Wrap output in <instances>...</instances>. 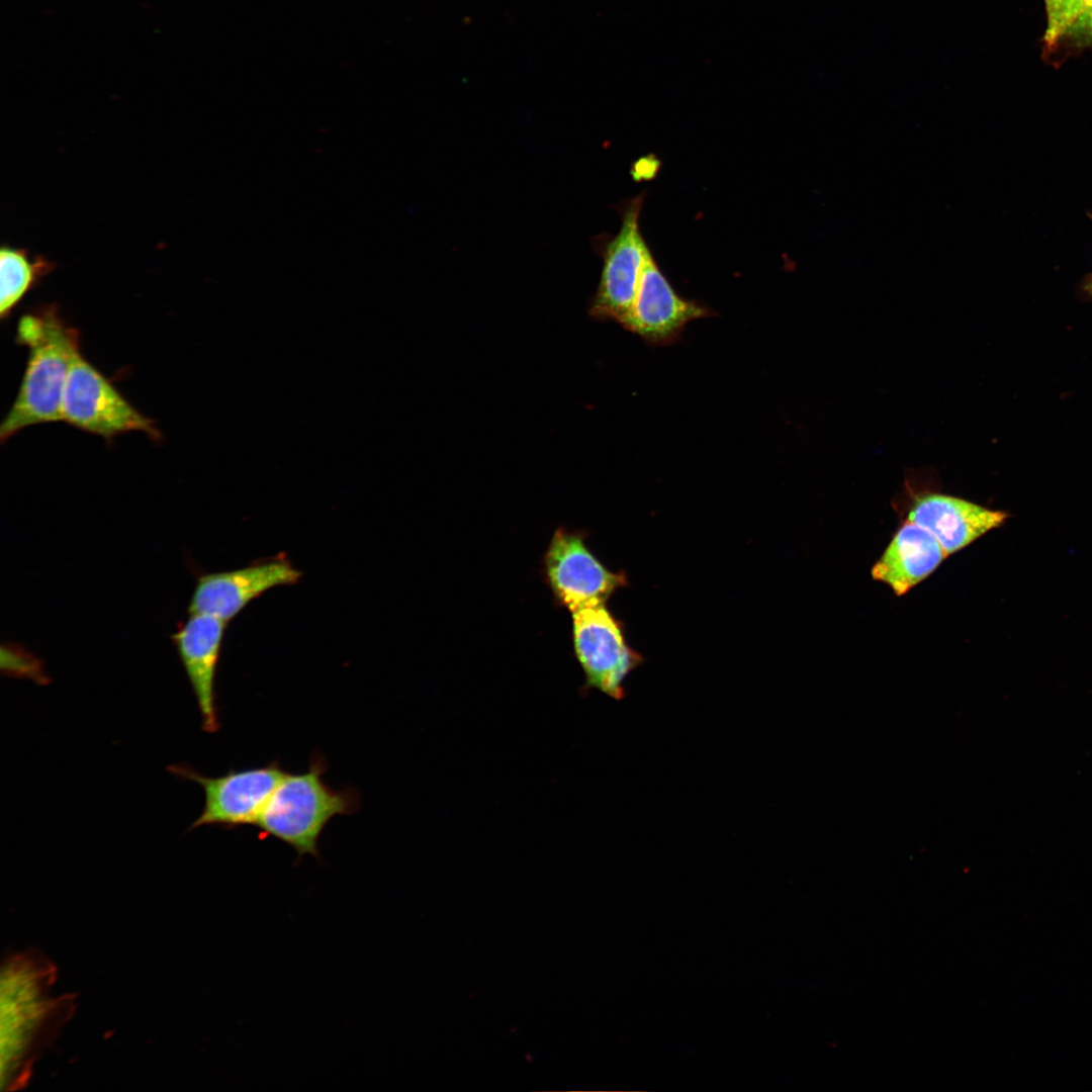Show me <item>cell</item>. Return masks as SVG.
<instances>
[{
	"label": "cell",
	"mask_w": 1092,
	"mask_h": 1092,
	"mask_svg": "<svg viewBox=\"0 0 1092 1092\" xmlns=\"http://www.w3.org/2000/svg\"><path fill=\"white\" fill-rule=\"evenodd\" d=\"M57 969L36 950L15 953L1 972L0 1084L2 1091L24 1087L32 1066L57 1037L76 1007L73 994L52 998Z\"/></svg>",
	"instance_id": "obj_1"
},
{
	"label": "cell",
	"mask_w": 1092,
	"mask_h": 1092,
	"mask_svg": "<svg viewBox=\"0 0 1092 1092\" xmlns=\"http://www.w3.org/2000/svg\"><path fill=\"white\" fill-rule=\"evenodd\" d=\"M15 340L27 347L28 357L18 392L0 426L2 443L29 426L61 421L67 375L81 352L80 332L67 323L57 303L23 313Z\"/></svg>",
	"instance_id": "obj_2"
},
{
	"label": "cell",
	"mask_w": 1092,
	"mask_h": 1092,
	"mask_svg": "<svg viewBox=\"0 0 1092 1092\" xmlns=\"http://www.w3.org/2000/svg\"><path fill=\"white\" fill-rule=\"evenodd\" d=\"M1090 219H1092V213H1087ZM1080 291L1086 298H1092V272L1088 273L1080 284Z\"/></svg>",
	"instance_id": "obj_17"
},
{
	"label": "cell",
	"mask_w": 1092,
	"mask_h": 1092,
	"mask_svg": "<svg viewBox=\"0 0 1092 1092\" xmlns=\"http://www.w3.org/2000/svg\"><path fill=\"white\" fill-rule=\"evenodd\" d=\"M643 199L640 194L623 204L620 231L602 249L603 269L590 304L594 317L622 325L631 311L648 247L639 228Z\"/></svg>",
	"instance_id": "obj_8"
},
{
	"label": "cell",
	"mask_w": 1092,
	"mask_h": 1092,
	"mask_svg": "<svg viewBox=\"0 0 1092 1092\" xmlns=\"http://www.w3.org/2000/svg\"><path fill=\"white\" fill-rule=\"evenodd\" d=\"M947 556L932 534L906 520L873 565L871 574L901 597L929 576Z\"/></svg>",
	"instance_id": "obj_13"
},
{
	"label": "cell",
	"mask_w": 1092,
	"mask_h": 1092,
	"mask_svg": "<svg viewBox=\"0 0 1092 1092\" xmlns=\"http://www.w3.org/2000/svg\"><path fill=\"white\" fill-rule=\"evenodd\" d=\"M326 769L324 757L314 754L305 771H287L256 824L261 838L272 836L288 844L298 860L306 854L318 859V840L328 823L354 814L361 805L354 788L334 789L326 783Z\"/></svg>",
	"instance_id": "obj_3"
},
{
	"label": "cell",
	"mask_w": 1092,
	"mask_h": 1092,
	"mask_svg": "<svg viewBox=\"0 0 1092 1092\" xmlns=\"http://www.w3.org/2000/svg\"><path fill=\"white\" fill-rule=\"evenodd\" d=\"M61 421L107 441L132 431L154 441L162 438L155 421L138 411L82 352L72 361L67 375Z\"/></svg>",
	"instance_id": "obj_4"
},
{
	"label": "cell",
	"mask_w": 1092,
	"mask_h": 1092,
	"mask_svg": "<svg viewBox=\"0 0 1092 1092\" xmlns=\"http://www.w3.org/2000/svg\"><path fill=\"white\" fill-rule=\"evenodd\" d=\"M574 655L584 682L580 695L597 690L615 701L626 696L625 680L642 662V656L628 646L623 624L606 604L571 612Z\"/></svg>",
	"instance_id": "obj_5"
},
{
	"label": "cell",
	"mask_w": 1092,
	"mask_h": 1092,
	"mask_svg": "<svg viewBox=\"0 0 1092 1092\" xmlns=\"http://www.w3.org/2000/svg\"><path fill=\"white\" fill-rule=\"evenodd\" d=\"M57 264L27 249L3 245L0 249V317L8 318L24 296L51 274Z\"/></svg>",
	"instance_id": "obj_14"
},
{
	"label": "cell",
	"mask_w": 1092,
	"mask_h": 1092,
	"mask_svg": "<svg viewBox=\"0 0 1092 1092\" xmlns=\"http://www.w3.org/2000/svg\"><path fill=\"white\" fill-rule=\"evenodd\" d=\"M167 769L177 778L198 784L203 790L202 811L189 830L201 826L225 829L256 826L271 795L287 772L278 760L264 766L232 768L218 777L204 776L186 763L172 764Z\"/></svg>",
	"instance_id": "obj_6"
},
{
	"label": "cell",
	"mask_w": 1092,
	"mask_h": 1092,
	"mask_svg": "<svg viewBox=\"0 0 1092 1092\" xmlns=\"http://www.w3.org/2000/svg\"><path fill=\"white\" fill-rule=\"evenodd\" d=\"M1008 518L1005 512L931 491L917 493L907 513V521L932 534L947 555L1000 527Z\"/></svg>",
	"instance_id": "obj_12"
},
{
	"label": "cell",
	"mask_w": 1092,
	"mask_h": 1092,
	"mask_svg": "<svg viewBox=\"0 0 1092 1092\" xmlns=\"http://www.w3.org/2000/svg\"><path fill=\"white\" fill-rule=\"evenodd\" d=\"M1069 49L1092 47V0H1082L1080 13L1062 46Z\"/></svg>",
	"instance_id": "obj_16"
},
{
	"label": "cell",
	"mask_w": 1092,
	"mask_h": 1092,
	"mask_svg": "<svg viewBox=\"0 0 1092 1092\" xmlns=\"http://www.w3.org/2000/svg\"><path fill=\"white\" fill-rule=\"evenodd\" d=\"M301 572L285 558L246 567L201 574L188 605V614H204L229 622L267 590L296 583Z\"/></svg>",
	"instance_id": "obj_9"
},
{
	"label": "cell",
	"mask_w": 1092,
	"mask_h": 1092,
	"mask_svg": "<svg viewBox=\"0 0 1092 1092\" xmlns=\"http://www.w3.org/2000/svg\"><path fill=\"white\" fill-rule=\"evenodd\" d=\"M226 622L204 614H189L172 635L173 643L190 684L201 716L202 729L220 728L215 696V675Z\"/></svg>",
	"instance_id": "obj_11"
},
{
	"label": "cell",
	"mask_w": 1092,
	"mask_h": 1092,
	"mask_svg": "<svg viewBox=\"0 0 1092 1092\" xmlns=\"http://www.w3.org/2000/svg\"><path fill=\"white\" fill-rule=\"evenodd\" d=\"M1046 26L1043 42L1045 49L1053 51L1061 48L1074 25L1082 5V0H1043Z\"/></svg>",
	"instance_id": "obj_15"
},
{
	"label": "cell",
	"mask_w": 1092,
	"mask_h": 1092,
	"mask_svg": "<svg viewBox=\"0 0 1092 1092\" xmlns=\"http://www.w3.org/2000/svg\"><path fill=\"white\" fill-rule=\"evenodd\" d=\"M712 313L709 307L675 292L647 247L635 300L622 326L648 344L666 345L678 339L690 322Z\"/></svg>",
	"instance_id": "obj_10"
},
{
	"label": "cell",
	"mask_w": 1092,
	"mask_h": 1092,
	"mask_svg": "<svg viewBox=\"0 0 1092 1092\" xmlns=\"http://www.w3.org/2000/svg\"><path fill=\"white\" fill-rule=\"evenodd\" d=\"M586 533L558 527L542 558V572L558 607L570 613L606 604L627 584L624 572L608 569L585 543Z\"/></svg>",
	"instance_id": "obj_7"
}]
</instances>
